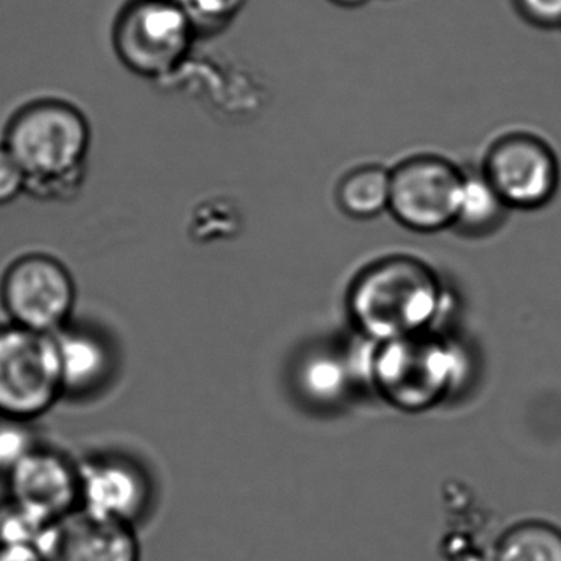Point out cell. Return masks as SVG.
<instances>
[{"mask_svg":"<svg viewBox=\"0 0 561 561\" xmlns=\"http://www.w3.org/2000/svg\"><path fill=\"white\" fill-rule=\"evenodd\" d=\"M93 142L87 114L67 100L38 98L14 111L2 144L27 179L25 195L44 203L73 202L90 172Z\"/></svg>","mask_w":561,"mask_h":561,"instance_id":"cell-1","label":"cell"},{"mask_svg":"<svg viewBox=\"0 0 561 561\" xmlns=\"http://www.w3.org/2000/svg\"><path fill=\"white\" fill-rule=\"evenodd\" d=\"M438 275L419 259H380L364 268L350 288L354 324L370 340L392 341L432 331L448 304Z\"/></svg>","mask_w":561,"mask_h":561,"instance_id":"cell-2","label":"cell"},{"mask_svg":"<svg viewBox=\"0 0 561 561\" xmlns=\"http://www.w3.org/2000/svg\"><path fill=\"white\" fill-rule=\"evenodd\" d=\"M461 351L432 333L383 341L374 359V380L387 402L419 412L448 397L462 369Z\"/></svg>","mask_w":561,"mask_h":561,"instance_id":"cell-3","label":"cell"},{"mask_svg":"<svg viewBox=\"0 0 561 561\" xmlns=\"http://www.w3.org/2000/svg\"><path fill=\"white\" fill-rule=\"evenodd\" d=\"M196 31L176 0H130L114 21L117 60L137 77L160 80L182 67Z\"/></svg>","mask_w":561,"mask_h":561,"instance_id":"cell-4","label":"cell"},{"mask_svg":"<svg viewBox=\"0 0 561 561\" xmlns=\"http://www.w3.org/2000/svg\"><path fill=\"white\" fill-rule=\"evenodd\" d=\"M77 282L68 265L47 252H25L0 275V305L8 320L54 334L73 320Z\"/></svg>","mask_w":561,"mask_h":561,"instance_id":"cell-5","label":"cell"},{"mask_svg":"<svg viewBox=\"0 0 561 561\" xmlns=\"http://www.w3.org/2000/svg\"><path fill=\"white\" fill-rule=\"evenodd\" d=\"M61 397L51 334L0 324V416L34 422Z\"/></svg>","mask_w":561,"mask_h":561,"instance_id":"cell-6","label":"cell"},{"mask_svg":"<svg viewBox=\"0 0 561 561\" xmlns=\"http://www.w3.org/2000/svg\"><path fill=\"white\" fill-rule=\"evenodd\" d=\"M465 169L432 153L409 157L390 170L389 213L419 234L451 229Z\"/></svg>","mask_w":561,"mask_h":561,"instance_id":"cell-7","label":"cell"},{"mask_svg":"<svg viewBox=\"0 0 561 561\" xmlns=\"http://www.w3.org/2000/svg\"><path fill=\"white\" fill-rule=\"evenodd\" d=\"M479 169L512 211H538L560 190L557 153L547 140L524 130L495 139Z\"/></svg>","mask_w":561,"mask_h":561,"instance_id":"cell-8","label":"cell"},{"mask_svg":"<svg viewBox=\"0 0 561 561\" xmlns=\"http://www.w3.org/2000/svg\"><path fill=\"white\" fill-rule=\"evenodd\" d=\"M44 561H139L133 525L98 517L83 507L50 522L38 541Z\"/></svg>","mask_w":561,"mask_h":561,"instance_id":"cell-9","label":"cell"},{"mask_svg":"<svg viewBox=\"0 0 561 561\" xmlns=\"http://www.w3.org/2000/svg\"><path fill=\"white\" fill-rule=\"evenodd\" d=\"M78 474L80 507L98 517L134 527L152 501L146 472L123 456H94L78 465Z\"/></svg>","mask_w":561,"mask_h":561,"instance_id":"cell-10","label":"cell"},{"mask_svg":"<svg viewBox=\"0 0 561 561\" xmlns=\"http://www.w3.org/2000/svg\"><path fill=\"white\" fill-rule=\"evenodd\" d=\"M5 482L9 501L48 524L80 507L78 465L47 446L34 449Z\"/></svg>","mask_w":561,"mask_h":561,"instance_id":"cell-11","label":"cell"},{"mask_svg":"<svg viewBox=\"0 0 561 561\" xmlns=\"http://www.w3.org/2000/svg\"><path fill=\"white\" fill-rule=\"evenodd\" d=\"M51 337L64 396H91L106 386L116 369V356L100 330L71 320Z\"/></svg>","mask_w":561,"mask_h":561,"instance_id":"cell-12","label":"cell"},{"mask_svg":"<svg viewBox=\"0 0 561 561\" xmlns=\"http://www.w3.org/2000/svg\"><path fill=\"white\" fill-rule=\"evenodd\" d=\"M511 211L481 169H465L451 231L466 239H485L501 231Z\"/></svg>","mask_w":561,"mask_h":561,"instance_id":"cell-13","label":"cell"},{"mask_svg":"<svg viewBox=\"0 0 561 561\" xmlns=\"http://www.w3.org/2000/svg\"><path fill=\"white\" fill-rule=\"evenodd\" d=\"M336 205L356 221H370L389 213L390 170L376 163L351 169L337 183Z\"/></svg>","mask_w":561,"mask_h":561,"instance_id":"cell-14","label":"cell"},{"mask_svg":"<svg viewBox=\"0 0 561 561\" xmlns=\"http://www.w3.org/2000/svg\"><path fill=\"white\" fill-rule=\"evenodd\" d=\"M495 561H561V530L548 522H522L502 535Z\"/></svg>","mask_w":561,"mask_h":561,"instance_id":"cell-15","label":"cell"},{"mask_svg":"<svg viewBox=\"0 0 561 561\" xmlns=\"http://www.w3.org/2000/svg\"><path fill=\"white\" fill-rule=\"evenodd\" d=\"M41 446L32 422L0 416V476L8 478L34 449Z\"/></svg>","mask_w":561,"mask_h":561,"instance_id":"cell-16","label":"cell"},{"mask_svg":"<svg viewBox=\"0 0 561 561\" xmlns=\"http://www.w3.org/2000/svg\"><path fill=\"white\" fill-rule=\"evenodd\" d=\"M47 527L48 522L41 520L14 502L8 501V504L0 507V545L37 548Z\"/></svg>","mask_w":561,"mask_h":561,"instance_id":"cell-17","label":"cell"},{"mask_svg":"<svg viewBox=\"0 0 561 561\" xmlns=\"http://www.w3.org/2000/svg\"><path fill=\"white\" fill-rule=\"evenodd\" d=\"M27 190V179L11 150L0 140V208L18 202Z\"/></svg>","mask_w":561,"mask_h":561,"instance_id":"cell-18","label":"cell"},{"mask_svg":"<svg viewBox=\"0 0 561 561\" xmlns=\"http://www.w3.org/2000/svg\"><path fill=\"white\" fill-rule=\"evenodd\" d=\"M518 12L538 28H561V0H515Z\"/></svg>","mask_w":561,"mask_h":561,"instance_id":"cell-19","label":"cell"},{"mask_svg":"<svg viewBox=\"0 0 561 561\" xmlns=\"http://www.w3.org/2000/svg\"><path fill=\"white\" fill-rule=\"evenodd\" d=\"M0 561H44V558L35 547L0 545Z\"/></svg>","mask_w":561,"mask_h":561,"instance_id":"cell-20","label":"cell"},{"mask_svg":"<svg viewBox=\"0 0 561 561\" xmlns=\"http://www.w3.org/2000/svg\"><path fill=\"white\" fill-rule=\"evenodd\" d=\"M333 4L340 5V8L356 9L360 5L367 4L369 0H331Z\"/></svg>","mask_w":561,"mask_h":561,"instance_id":"cell-21","label":"cell"},{"mask_svg":"<svg viewBox=\"0 0 561 561\" xmlns=\"http://www.w3.org/2000/svg\"><path fill=\"white\" fill-rule=\"evenodd\" d=\"M176 2H180V0H176Z\"/></svg>","mask_w":561,"mask_h":561,"instance_id":"cell-22","label":"cell"}]
</instances>
